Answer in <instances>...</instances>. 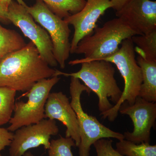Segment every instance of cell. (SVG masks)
Wrapping results in <instances>:
<instances>
[{"label":"cell","mask_w":156,"mask_h":156,"mask_svg":"<svg viewBox=\"0 0 156 156\" xmlns=\"http://www.w3.org/2000/svg\"><path fill=\"white\" fill-rule=\"evenodd\" d=\"M111 8L112 4L111 0H87L80 11L64 18L69 25H72L74 29L70 43V53H74L78 43L82 39L93 32L101 16Z\"/></svg>","instance_id":"obj_11"},{"label":"cell","mask_w":156,"mask_h":156,"mask_svg":"<svg viewBox=\"0 0 156 156\" xmlns=\"http://www.w3.org/2000/svg\"><path fill=\"white\" fill-rule=\"evenodd\" d=\"M60 80L59 77L53 76L35 84L26 95L28 98L27 102L20 101L15 102L14 115L9 121L10 125L7 129L14 132L23 126L36 124L46 119L45 106L47 99L51 89Z\"/></svg>","instance_id":"obj_7"},{"label":"cell","mask_w":156,"mask_h":156,"mask_svg":"<svg viewBox=\"0 0 156 156\" xmlns=\"http://www.w3.org/2000/svg\"><path fill=\"white\" fill-rule=\"evenodd\" d=\"M80 69L76 73H66L56 70L54 76L73 77L83 82L98 98L101 113L108 111L119 101L122 94L115 78V70L112 63L105 60H93L83 62Z\"/></svg>","instance_id":"obj_3"},{"label":"cell","mask_w":156,"mask_h":156,"mask_svg":"<svg viewBox=\"0 0 156 156\" xmlns=\"http://www.w3.org/2000/svg\"><path fill=\"white\" fill-rule=\"evenodd\" d=\"M50 11L64 19L83 9L87 0H41Z\"/></svg>","instance_id":"obj_16"},{"label":"cell","mask_w":156,"mask_h":156,"mask_svg":"<svg viewBox=\"0 0 156 156\" xmlns=\"http://www.w3.org/2000/svg\"><path fill=\"white\" fill-rule=\"evenodd\" d=\"M112 140L110 138H102L93 144L96 156H124L119 153L112 147Z\"/></svg>","instance_id":"obj_21"},{"label":"cell","mask_w":156,"mask_h":156,"mask_svg":"<svg viewBox=\"0 0 156 156\" xmlns=\"http://www.w3.org/2000/svg\"><path fill=\"white\" fill-rule=\"evenodd\" d=\"M46 119L57 120L66 127V137H71L78 147L80 143L76 115L69 99L62 92L50 93L45 106Z\"/></svg>","instance_id":"obj_13"},{"label":"cell","mask_w":156,"mask_h":156,"mask_svg":"<svg viewBox=\"0 0 156 156\" xmlns=\"http://www.w3.org/2000/svg\"><path fill=\"white\" fill-rule=\"evenodd\" d=\"M119 112L129 116L134 126L132 132L123 134L125 139L136 144L150 143L151 130L156 119V102H149L138 96L132 105L122 104Z\"/></svg>","instance_id":"obj_10"},{"label":"cell","mask_w":156,"mask_h":156,"mask_svg":"<svg viewBox=\"0 0 156 156\" xmlns=\"http://www.w3.org/2000/svg\"><path fill=\"white\" fill-rule=\"evenodd\" d=\"M0 22L4 23H9L10 21L8 19L7 17V14L3 11L0 6Z\"/></svg>","instance_id":"obj_25"},{"label":"cell","mask_w":156,"mask_h":156,"mask_svg":"<svg viewBox=\"0 0 156 156\" xmlns=\"http://www.w3.org/2000/svg\"><path fill=\"white\" fill-rule=\"evenodd\" d=\"M23 6L37 22L48 32L52 44L53 56L60 68H65L66 62L70 53L69 25L64 19L53 14L41 0H36L32 6H28L23 0H17Z\"/></svg>","instance_id":"obj_6"},{"label":"cell","mask_w":156,"mask_h":156,"mask_svg":"<svg viewBox=\"0 0 156 156\" xmlns=\"http://www.w3.org/2000/svg\"><path fill=\"white\" fill-rule=\"evenodd\" d=\"M14 133L5 128H0V152L9 146L13 138Z\"/></svg>","instance_id":"obj_22"},{"label":"cell","mask_w":156,"mask_h":156,"mask_svg":"<svg viewBox=\"0 0 156 156\" xmlns=\"http://www.w3.org/2000/svg\"><path fill=\"white\" fill-rule=\"evenodd\" d=\"M137 64L141 69L142 83L138 96L149 102L156 101V61L147 60L138 55Z\"/></svg>","instance_id":"obj_14"},{"label":"cell","mask_w":156,"mask_h":156,"mask_svg":"<svg viewBox=\"0 0 156 156\" xmlns=\"http://www.w3.org/2000/svg\"><path fill=\"white\" fill-rule=\"evenodd\" d=\"M116 52L101 60L113 63L124 79L125 86L120 100L108 111L100 113L103 119L113 122L116 119L120 106L124 102L129 105L134 104L139 95L142 83L141 69L137 64L134 45L131 38L126 39Z\"/></svg>","instance_id":"obj_4"},{"label":"cell","mask_w":156,"mask_h":156,"mask_svg":"<svg viewBox=\"0 0 156 156\" xmlns=\"http://www.w3.org/2000/svg\"><path fill=\"white\" fill-rule=\"evenodd\" d=\"M70 77V104L76 115L80 136V143L78 147L79 156H89L91 146L98 140L112 138L121 140L125 139L123 134L111 130L101 124L96 117L84 111L81 104V96L83 92L90 95L91 90L81 84L79 79Z\"/></svg>","instance_id":"obj_5"},{"label":"cell","mask_w":156,"mask_h":156,"mask_svg":"<svg viewBox=\"0 0 156 156\" xmlns=\"http://www.w3.org/2000/svg\"><path fill=\"white\" fill-rule=\"evenodd\" d=\"M23 156H36L33 154L30 151H28L26 152L25 154H24Z\"/></svg>","instance_id":"obj_26"},{"label":"cell","mask_w":156,"mask_h":156,"mask_svg":"<svg viewBox=\"0 0 156 156\" xmlns=\"http://www.w3.org/2000/svg\"><path fill=\"white\" fill-rule=\"evenodd\" d=\"M12 0H0V6L4 12L7 13L9 5Z\"/></svg>","instance_id":"obj_24"},{"label":"cell","mask_w":156,"mask_h":156,"mask_svg":"<svg viewBox=\"0 0 156 156\" xmlns=\"http://www.w3.org/2000/svg\"><path fill=\"white\" fill-rule=\"evenodd\" d=\"M137 34L120 18L108 20L101 27H96L93 32L79 42L76 54H83L85 58L69 62L71 66L93 60H101L119 50L123 41Z\"/></svg>","instance_id":"obj_2"},{"label":"cell","mask_w":156,"mask_h":156,"mask_svg":"<svg viewBox=\"0 0 156 156\" xmlns=\"http://www.w3.org/2000/svg\"><path fill=\"white\" fill-rule=\"evenodd\" d=\"M6 14L10 22L20 28L24 36L33 43L42 58L50 66H57L58 64L53 56L50 35L44 29L37 24L25 8L12 0Z\"/></svg>","instance_id":"obj_8"},{"label":"cell","mask_w":156,"mask_h":156,"mask_svg":"<svg viewBox=\"0 0 156 156\" xmlns=\"http://www.w3.org/2000/svg\"><path fill=\"white\" fill-rule=\"evenodd\" d=\"M137 55L147 60L156 61V30L131 38Z\"/></svg>","instance_id":"obj_17"},{"label":"cell","mask_w":156,"mask_h":156,"mask_svg":"<svg viewBox=\"0 0 156 156\" xmlns=\"http://www.w3.org/2000/svg\"><path fill=\"white\" fill-rule=\"evenodd\" d=\"M73 147L76 145L72 138L60 136L58 139L50 141L48 156H74L71 151Z\"/></svg>","instance_id":"obj_20"},{"label":"cell","mask_w":156,"mask_h":156,"mask_svg":"<svg viewBox=\"0 0 156 156\" xmlns=\"http://www.w3.org/2000/svg\"><path fill=\"white\" fill-rule=\"evenodd\" d=\"M15 131L9 146L10 156H23L29 150L41 145L48 150L51 136L57 135L59 129L55 120L46 119L36 124L23 126Z\"/></svg>","instance_id":"obj_9"},{"label":"cell","mask_w":156,"mask_h":156,"mask_svg":"<svg viewBox=\"0 0 156 156\" xmlns=\"http://www.w3.org/2000/svg\"><path fill=\"white\" fill-rule=\"evenodd\" d=\"M0 156H2V155L1 154V153H0Z\"/></svg>","instance_id":"obj_27"},{"label":"cell","mask_w":156,"mask_h":156,"mask_svg":"<svg viewBox=\"0 0 156 156\" xmlns=\"http://www.w3.org/2000/svg\"><path fill=\"white\" fill-rule=\"evenodd\" d=\"M131 0H111L112 4V8L115 11H118L121 10L126 4Z\"/></svg>","instance_id":"obj_23"},{"label":"cell","mask_w":156,"mask_h":156,"mask_svg":"<svg viewBox=\"0 0 156 156\" xmlns=\"http://www.w3.org/2000/svg\"><path fill=\"white\" fill-rule=\"evenodd\" d=\"M27 44L17 31L0 24V61L10 53L24 48Z\"/></svg>","instance_id":"obj_15"},{"label":"cell","mask_w":156,"mask_h":156,"mask_svg":"<svg viewBox=\"0 0 156 156\" xmlns=\"http://www.w3.org/2000/svg\"><path fill=\"white\" fill-rule=\"evenodd\" d=\"M56 71L42 58L30 41L0 61V87L27 92L38 81L54 76Z\"/></svg>","instance_id":"obj_1"},{"label":"cell","mask_w":156,"mask_h":156,"mask_svg":"<svg viewBox=\"0 0 156 156\" xmlns=\"http://www.w3.org/2000/svg\"><path fill=\"white\" fill-rule=\"evenodd\" d=\"M16 91L0 87V126L9 122L14 112Z\"/></svg>","instance_id":"obj_19"},{"label":"cell","mask_w":156,"mask_h":156,"mask_svg":"<svg viewBox=\"0 0 156 156\" xmlns=\"http://www.w3.org/2000/svg\"><path fill=\"white\" fill-rule=\"evenodd\" d=\"M116 150L124 156H156V145L150 143L136 144L126 139L116 144Z\"/></svg>","instance_id":"obj_18"},{"label":"cell","mask_w":156,"mask_h":156,"mask_svg":"<svg viewBox=\"0 0 156 156\" xmlns=\"http://www.w3.org/2000/svg\"><path fill=\"white\" fill-rule=\"evenodd\" d=\"M116 15L137 35L156 30V1L131 0Z\"/></svg>","instance_id":"obj_12"}]
</instances>
